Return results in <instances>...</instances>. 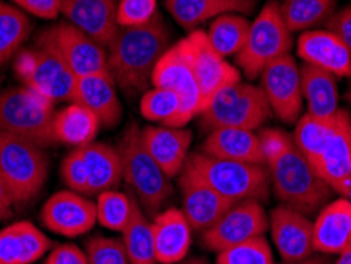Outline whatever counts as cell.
I'll list each match as a JSON object with an SVG mask.
<instances>
[{"label": "cell", "instance_id": "1", "mask_svg": "<svg viewBox=\"0 0 351 264\" xmlns=\"http://www.w3.org/2000/svg\"><path fill=\"white\" fill-rule=\"evenodd\" d=\"M169 30L162 14L139 27H121L108 46V69L117 89L127 97L151 89L152 73L162 56L171 48Z\"/></svg>", "mask_w": 351, "mask_h": 264}, {"label": "cell", "instance_id": "2", "mask_svg": "<svg viewBox=\"0 0 351 264\" xmlns=\"http://www.w3.org/2000/svg\"><path fill=\"white\" fill-rule=\"evenodd\" d=\"M266 165L274 191L282 204L306 215H312L324 208L331 189L298 151L293 141L267 158Z\"/></svg>", "mask_w": 351, "mask_h": 264}, {"label": "cell", "instance_id": "3", "mask_svg": "<svg viewBox=\"0 0 351 264\" xmlns=\"http://www.w3.org/2000/svg\"><path fill=\"white\" fill-rule=\"evenodd\" d=\"M122 162V176L135 198L149 214H158L173 193L169 178L144 147L141 128L130 123L117 146Z\"/></svg>", "mask_w": 351, "mask_h": 264}, {"label": "cell", "instance_id": "4", "mask_svg": "<svg viewBox=\"0 0 351 264\" xmlns=\"http://www.w3.org/2000/svg\"><path fill=\"white\" fill-rule=\"evenodd\" d=\"M48 169V155L43 147L16 134L0 132V176L14 204H27L40 195Z\"/></svg>", "mask_w": 351, "mask_h": 264}, {"label": "cell", "instance_id": "5", "mask_svg": "<svg viewBox=\"0 0 351 264\" xmlns=\"http://www.w3.org/2000/svg\"><path fill=\"white\" fill-rule=\"evenodd\" d=\"M54 103L25 86L0 91V132L16 134L40 147H53Z\"/></svg>", "mask_w": 351, "mask_h": 264}, {"label": "cell", "instance_id": "6", "mask_svg": "<svg viewBox=\"0 0 351 264\" xmlns=\"http://www.w3.org/2000/svg\"><path fill=\"white\" fill-rule=\"evenodd\" d=\"M187 162L210 187L234 203L245 200L261 203L269 195L271 178L265 165L217 158L204 152L189 155Z\"/></svg>", "mask_w": 351, "mask_h": 264}, {"label": "cell", "instance_id": "7", "mask_svg": "<svg viewBox=\"0 0 351 264\" xmlns=\"http://www.w3.org/2000/svg\"><path fill=\"white\" fill-rule=\"evenodd\" d=\"M291 46V32L282 19L280 3L269 0L250 23L247 41L236 62L249 80H256L274 60L290 54Z\"/></svg>", "mask_w": 351, "mask_h": 264}, {"label": "cell", "instance_id": "8", "mask_svg": "<svg viewBox=\"0 0 351 264\" xmlns=\"http://www.w3.org/2000/svg\"><path fill=\"white\" fill-rule=\"evenodd\" d=\"M271 114V106L260 86L237 81L217 92L201 112V119L209 132L220 127L255 132Z\"/></svg>", "mask_w": 351, "mask_h": 264}, {"label": "cell", "instance_id": "9", "mask_svg": "<svg viewBox=\"0 0 351 264\" xmlns=\"http://www.w3.org/2000/svg\"><path fill=\"white\" fill-rule=\"evenodd\" d=\"M14 73L23 86L51 103L75 100L78 77L48 48L21 49L14 57Z\"/></svg>", "mask_w": 351, "mask_h": 264}, {"label": "cell", "instance_id": "10", "mask_svg": "<svg viewBox=\"0 0 351 264\" xmlns=\"http://www.w3.org/2000/svg\"><path fill=\"white\" fill-rule=\"evenodd\" d=\"M37 46L53 51L76 77L110 71L108 49L66 21L46 29L38 37Z\"/></svg>", "mask_w": 351, "mask_h": 264}, {"label": "cell", "instance_id": "11", "mask_svg": "<svg viewBox=\"0 0 351 264\" xmlns=\"http://www.w3.org/2000/svg\"><path fill=\"white\" fill-rule=\"evenodd\" d=\"M179 45L192 65L201 92V100H203V111L217 92L241 81L239 71L210 46L204 30H193L192 34L180 40Z\"/></svg>", "mask_w": 351, "mask_h": 264}, {"label": "cell", "instance_id": "12", "mask_svg": "<svg viewBox=\"0 0 351 264\" xmlns=\"http://www.w3.org/2000/svg\"><path fill=\"white\" fill-rule=\"evenodd\" d=\"M261 89L265 92L272 114L285 123H296L302 116L301 71L291 54L274 60L260 75Z\"/></svg>", "mask_w": 351, "mask_h": 264}, {"label": "cell", "instance_id": "13", "mask_svg": "<svg viewBox=\"0 0 351 264\" xmlns=\"http://www.w3.org/2000/svg\"><path fill=\"white\" fill-rule=\"evenodd\" d=\"M267 226L269 220L260 201H239L203 232V244L209 250L221 252L241 242L263 236L267 231Z\"/></svg>", "mask_w": 351, "mask_h": 264}, {"label": "cell", "instance_id": "14", "mask_svg": "<svg viewBox=\"0 0 351 264\" xmlns=\"http://www.w3.org/2000/svg\"><path fill=\"white\" fill-rule=\"evenodd\" d=\"M179 189L182 193V212L195 231L209 230L236 204L210 187L189 162L179 174Z\"/></svg>", "mask_w": 351, "mask_h": 264}, {"label": "cell", "instance_id": "15", "mask_svg": "<svg viewBox=\"0 0 351 264\" xmlns=\"http://www.w3.org/2000/svg\"><path fill=\"white\" fill-rule=\"evenodd\" d=\"M41 221L46 230L65 237H78L97 224V206L86 195L60 190L51 195L41 208Z\"/></svg>", "mask_w": 351, "mask_h": 264}, {"label": "cell", "instance_id": "16", "mask_svg": "<svg viewBox=\"0 0 351 264\" xmlns=\"http://www.w3.org/2000/svg\"><path fill=\"white\" fill-rule=\"evenodd\" d=\"M315 171L329 189L351 200V116L348 111H337L334 130Z\"/></svg>", "mask_w": 351, "mask_h": 264}, {"label": "cell", "instance_id": "17", "mask_svg": "<svg viewBox=\"0 0 351 264\" xmlns=\"http://www.w3.org/2000/svg\"><path fill=\"white\" fill-rule=\"evenodd\" d=\"M152 87L176 92L182 100L184 111L190 119L203 112V100H201L198 82L179 41L162 56L154 69Z\"/></svg>", "mask_w": 351, "mask_h": 264}, {"label": "cell", "instance_id": "18", "mask_svg": "<svg viewBox=\"0 0 351 264\" xmlns=\"http://www.w3.org/2000/svg\"><path fill=\"white\" fill-rule=\"evenodd\" d=\"M271 235L283 261H301L312 256L313 221L290 206L280 204L271 212Z\"/></svg>", "mask_w": 351, "mask_h": 264}, {"label": "cell", "instance_id": "19", "mask_svg": "<svg viewBox=\"0 0 351 264\" xmlns=\"http://www.w3.org/2000/svg\"><path fill=\"white\" fill-rule=\"evenodd\" d=\"M119 0H62V14L66 23L108 49L119 32Z\"/></svg>", "mask_w": 351, "mask_h": 264}, {"label": "cell", "instance_id": "20", "mask_svg": "<svg viewBox=\"0 0 351 264\" xmlns=\"http://www.w3.org/2000/svg\"><path fill=\"white\" fill-rule=\"evenodd\" d=\"M298 56L304 64L318 67L335 77L351 76V54L328 29H312L299 35Z\"/></svg>", "mask_w": 351, "mask_h": 264}, {"label": "cell", "instance_id": "21", "mask_svg": "<svg viewBox=\"0 0 351 264\" xmlns=\"http://www.w3.org/2000/svg\"><path fill=\"white\" fill-rule=\"evenodd\" d=\"M144 147L169 179L184 169L192 146V132L174 127L147 125L141 130Z\"/></svg>", "mask_w": 351, "mask_h": 264}, {"label": "cell", "instance_id": "22", "mask_svg": "<svg viewBox=\"0 0 351 264\" xmlns=\"http://www.w3.org/2000/svg\"><path fill=\"white\" fill-rule=\"evenodd\" d=\"M313 248L324 255L351 248V200L342 196L319 211L313 221Z\"/></svg>", "mask_w": 351, "mask_h": 264}, {"label": "cell", "instance_id": "23", "mask_svg": "<svg viewBox=\"0 0 351 264\" xmlns=\"http://www.w3.org/2000/svg\"><path fill=\"white\" fill-rule=\"evenodd\" d=\"M193 228L180 209L158 212L152 221L154 244L158 264H176L187 258Z\"/></svg>", "mask_w": 351, "mask_h": 264}, {"label": "cell", "instance_id": "24", "mask_svg": "<svg viewBox=\"0 0 351 264\" xmlns=\"http://www.w3.org/2000/svg\"><path fill=\"white\" fill-rule=\"evenodd\" d=\"M73 101L94 112L103 127H114L122 119V103L110 71L78 77Z\"/></svg>", "mask_w": 351, "mask_h": 264}, {"label": "cell", "instance_id": "25", "mask_svg": "<svg viewBox=\"0 0 351 264\" xmlns=\"http://www.w3.org/2000/svg\"><path fill=\"white\" fill-rule=\"evenodd\" d=\"M201 152L234 162L266 165L258 133L245 128H214L206 136Z\"/></svg>", "mask_w": 351, "mask_h": 264}, {"label": "cell", "instance_id": "26", "mask_svg": "<svg viewBox=\"0 0 351 264\" xmlns=\"http://www.w3.org/2000/svg\"><path fill=\"white\" fill-rule=\"evenodd\" d=\"M49 247V237L30 221H16L0 230V264H32Z\"/></svg>", "mask_w": 351, "mask_h": 264}, {"label": "cell", "instance_id": "27", "mask_svg": "<svg viewBox=\"0 0 351 264\" xmlns=\"http://www.w3.org/2000/svg\"><path fill=\"white\" fill-rule=\"evenodd\" d=\"M80 151L86 163L90 196L100 195L101 191L106 190H116L121 185L123 176L117 147H112L106 143L94 141L80 147Z\"/></svg>", "mask_w": 351, "mask_h": 264}, {"label": "cell", "instance_id": "28", "mask_svg": "<svg viewBox=\"0 0 351 264\" xmlns=\"http://www.w3.org/2000/svg\"><path fill=\"white\" fill-rule=\"evenodd\" d=\"M301 71L302 97L307 112L322 119L334 117L339 108V91L335 76L311 64H302Z\"/></svg>", "mask_w": 351, "mask_h": 264}, {"label": "cell", "instance_id": "29", "mask_svg": "<svg viewBox=\"0 0 351 264\" xmlns=\"http://www.w3.org/2000/svg\"><path fill=\"white\" fill-rule=\"evenodd\" d=\"M101 123L86 106L71 101L54 116L56 141L71 147H82L94 143Z\"/></svg>", "mask_w": 351, "mask_h": 264}, {"label": "cell", "instance_id": "30", "mask_svg": "<svg viewBox=\"0 0 351 264\" xmlns=\"http://www.w3.org/2000/svg\"><path fill=\"white\" fill-rule=\"evenodd\" d=\"M139 111L151 122H158L165 127L182 128L192 121L184 111L180 97L173 91L152 87L144 92L139 100Z\"/></svg>", "mask_w": 351, "mask_h": 264}, {"label": "cell", "instance_id": "31", "mask_svg": "<svg viewBox=\"0 0 351 264\" xmlns=\"http://www.w3.org/2000/svg\"><path fill=\"white\" fill-rule=\"evenodd\" d=\"M335 116L331 119H322L312 116L311 112H306L298 119L296 128H294L291 136L293 143L298 147V151L312 165L313 169L317 168L323 149L334 130Z\"/></svg>", "mask_w": 351, "mask_h": 264}, {"label": "cell", "instance_id": "32", "mask_svg": "<svg viewBox=\"0 0 351 264\" xmlns=\"http://www.w3.org/2000/svg\"><path fill=\"white\" fill-rule=\"evenodd\" d=\"M32 32V21L16 5L0 0V67L16 57Z\"/></svg>", "mask_w": 351, "mask_h": 264}, {"label": "cell", "instance_id": "33", "mask_svg": "<svg viewBox=\"0 0 351 264\" xmlns=\"http://www.w3.org/2000/svg\"><path fill=\"white\" fill-rule=\"evenodd\" d=\"M250 21L239 13H225L210 23L206 37L221 57L237 56L244 48Z\"/></svg>", "mask_w": 351, "mask_h": 264}, {"label": "cell", "instance_id": "34", "mask_svg": "<svg viewBox=\"0 0 351 264\" xmlns=\"http://www.w3.org/2000/svg\"><path fill=\"white\" fill-rule=\"evenodd\" d=\"M335 0H283L280 14L290 32H307L335 13Z\"/></svg>", "mask_w": 351, "mask_h": 264}, {"label": "cell", "instance_id": "35", "mask_svg": "<svg viewBox=\"0 0 351 264\" xmlns=\"http://www.w3.org/2000/svg\"><path fill=\"white\" fill-rule=\"evenodd\" d=\"M122 242L125 245L130 264H158L154 244L152 221L138 203L125 230L122 231Z\"/></svg>", "mask_w": 351, "mask_h": 264}, {"label": "cell", "instance_id": "36", "mask_svg": "<svg viewBox=\"0 0 351 264\" xmlns=\"http://www.w3.org/2000/svg\"><path fill=\"white\" fill-rule=\"evenodd\" d=\"M138 203L127 193L119 190H106L97 195V221L106 230L122 232L130 221Z\"/></svg>", "mask_w": 351, "mask_h": 264}, {"label": "cell", "instance_id": "37", "mask_svg": "<svg viewBox=\"0 0 351 264\" xmlns=\"http://www.w3.org/2000/svg\"><path fill=\"white\" fill-rule=\"evenodd\" d=\"M165 7L185 30H196L201 24L233 10L213 2V0H165Z\"/></svg>", "mask_w": 351, "mask_h": 264}, {"label": "cell", "instance_id": "38", "mask_svg": "<svg viewBox=\"0 0 351 264\" xmlns=\"http://www.w3.org/2000/svg\"><path fill=\"white\" fill-rule=\"evenodd\" d=\"M217 264H276L265 236H258L219 252Z\"/></svg>", "mask_w": 351, "mask_h": 264}, {"label": "cell", "instance_id": "39", "mask_svg": "<svg viewBox=\"0 0 351 264\" xmlns=\"http://www.w3.org/2000/svg\"><path fill=\"white\" fill-rule=\"evenodd\" d=\"M86 256L89 264H130L122 239L95 236L87 242Z\"/></svg>", "mask_w": 351, "mask_h": 264}, {"label": "cell", "instance_id": "40", "mask_svg": "<svg viewBox=\"0 0 351 264\" xmlns=\"http://www.w3.org/2000/svg\"><path fill=\"white\" fill-rule=\"evenodd\" d=\"M157 14V0H119L117 3L119 27H139Z\"/></svg>", "mask_w": 351, "mask_h": 264}, {"label": "cell", "instance_id": "41", "mask_svg": "<svg viewBox=\"0 0 351 264\" xmlns=\"http://www.w3.org/2000/svg\"><path fill=\"white\" fill-rule=\"evenodd\" d=\"M60 176L69 190H73L76 193L90 196L89 178H87L86 163L82 160L80 147H73L66 154L60 167Z\"/></svg>", "mask_w": 351, "mask_h": 264}, {"label": "cell", "instance_id": "42", "mask_svg": "<svg viewBox=\"0 0 351 264\" xmlns=\"http://www.w3.org/2000/svg\"><path fill=\"white\" fill-rule=\"evenodd\" d=\"M24 13L40 19H56L62 12V0H12Z\"/></svg>", "mask_w": 351, "mask_h": 264}, {"label": "cell", "instance_id": "43", "mask_svg": "<svg viewBox=\"0 0 351 264\" xmlns=\"http://www.w3.org/2000/svg\"><path fill=\"white\" fill-rule=\"evenodd\" d=\"M326 29L337 37L351 54V5L335 12L326 21Z\"/></svg>", "mask_w": 351, "mask_h": 264}, {"label": "cell", "instance_id": "44", "mask_svg": "<svg viewBox=\"0 0 351 264\" xmlns=\"http://www.w3.org/2000/svg\"><path fill=\"white\" fill-rule=\"evenodd\" d=\"M258 138H260L261 151L265 155V160H267L272 155L280 152L283 147L288 146L293 141L290 134L285 133L283 130H277V128H266V130H261L258 133Z\"/></svg>", "mask_w": 351, "mask_h": 264}, {"label": "cell", "instance_id": "45", "mask_svg": "<svg viewBox=\"0 0 351 264\" xmlns=\"http://www.w3.org/2000/svg\"><path fill=\"white\" fill-rule=\"evenodd\" d=\"M45 264H89L86 252L75 244H62L53 248Z\"/></svg>", "mask_w": 351, "mask_h": 264}, {"label": "cell", "instance_id": "46", "mask_svg": "<svg viewBox=\"0 0 351 264\" xmlns=\"http://www.w3.org/2000/svg\"><path fill=\"white\" fill-rule=\"evenodd\" d=\"M13 196L10 193V189L7 187V184H5L2 176H0V221L7 220L13 215Z\"/></svg>", "mask_w": 351, "mask_h": 264}, {"label": "cell", "instance_id": "47", "mask_svg": "<svg viewBox=\"0 0 351 264\" xmlns=\"http://www.w3.org/2000/svg\"><path fill=\"white\" fill-rule=\"evenodd\" d=\"M213 2L219 3V5H225V7L233 10L234 13L249 12L250 5H252V0H213Z\"/></svg>", "mask_w": 351, "mask_h": 264}, {"label": "cell", "instance_id": "48", "mask_svg": "<svg viewBox=\"0 0 351 264\" xmlns=\"http://www.w3.org/2000/svg\"><path fill=\"white\" fill-rule=\"evenodd\" d=\"M280 264H328V261L324 260L323 256H308L306 260H301V261H291V263H287V261H282Z\"/></svg>", "mask_w": 351, "mask_h": 264}, {"label": "cell", "instance_id": "49", "mask_svg": "<svg viewBox=\"0 0 351 264\" xmlns=\"http://www.w3.org/2000/svg\"><path fill=\"white\" fill-rule=\"evenodd\" d=\"M335 264H351V248H348V250L342 252L339 255V260Z\"/></svg>", "mask_w": 351, "mask_h": 264}, {"label": "cell", "instance_id": "50", "mask_svg": "<svg viewBox=\"0 0 351 264\" xmlns=\"http://www.w3.org/2000/svg\"><path fill=\"white\" fill-rule=\"evenodd\" d=\"M176 264H209L208 261L204 260V258H198V256H193V258H185V260L176 263Z\"/></svg>", "mask_w": 351, "mask_h": 264}, {"label": "cell", "instance_id": "51", "mask_svg": "<svg viewBox=\"0 0 351 264\" xmlns=\"http://www.w3.org/2000/svg\"><path fill=\"white\" fill-rule=\"evenodd\" d=\"M347 98L351 101V82H350V87H348V92H347Z\"/></svg>", "mask_w": 351, "mask_h": 264}, {"label": "cell", "instance_id": "52", "mask_svg": "<svg viewBox=\"0 0 351 264\" xmlns=\"http://www.w3.org/2000/svg\"><path fill=\"white\" fill-rule=\"evenodd\" d=\"M0 84H2V76H0Z\"/></svg>", "mask_w": 351, "mask_h": 264}]
</instances>
